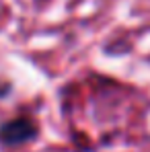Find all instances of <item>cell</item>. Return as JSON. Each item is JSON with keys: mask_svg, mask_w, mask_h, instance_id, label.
I'll return each instance as SVG.
<instances>
[{"mask_svg": "<svg viewBox=\"0 0 150 152\" xmlns=\"http://www.w3.org/2000/svg\"><path fill=\"white\" fill-rule=\"evenodd\" d=\"M31 136H33V126L29 121H12L2 132V140L8 144H21V142L29 140Z\"/></svg>", "mask_w": 150, "mask_h": 152, "instance_id": "obj_1", "label": "cell"}]
</instances>
